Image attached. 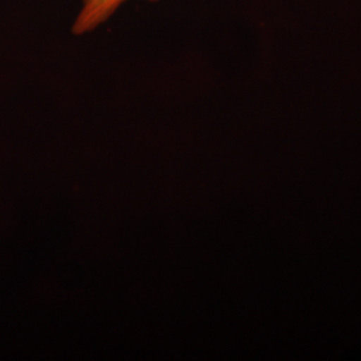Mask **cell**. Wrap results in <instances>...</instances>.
<instances>
[{
  "label": "cell",
  "mask_w": 361,
  "mask_h": 361,
  "mask_svg": "<svg viewBox=\"0 0 361 361\" xmlns=\"http://www.w3.org/2000/svg\"><path fill=\"white\" fill-rule=\"evenodd\" d=\"M126 1L128 0H82V6L71 27V32L74 35H85L97 30L106 23Z\"/></svg>",
  "instance_id": "obj_1"
}]
</instances>
